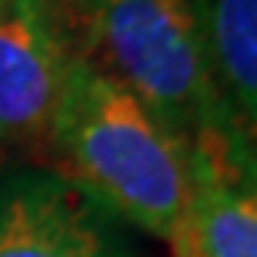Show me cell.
<instances>
[{
  "instance_id": "10",
  "label": "cell",
  "mask_w": 257,
  "mask_h": 257,
  "mask_svg": "<svg viewBox=\"0 0 257 257\" xmlns=\"http://www.w3.org/2000/svg\"><path fill=\"white\" fill-rule=\"evenodd\" d=\"M186 4H192V0H186Z\"/></svg>"
},
{
  "instance_id": "6",
  "label": "cell",
  "mask_w": 257,
  "mask_h": 257,
  "mask_svg": "<svg viewBox=\"0 0 257 257\" xmlns=\"http://www.w3.org/2000/svg\"><path fill=\"white\" fill-rule=\"evenodd\" d=\"M214 84L257 140V0H192Z\"/></svg>"
},
{
  "instance_id": "4",
  "label": "cell",
  "mask_w": 257,
  "mask_h": 257,
  "mask_svg": "<svg viewBox=\"0 0 257 257\" xmlns=\"http://www.w3.org/2000/svg\"><path fill=\"white\" fill-rule=\"evenodd\" d=\"M71 59L56 0H0V143L47 146Z\"/></svg>"
},
{
  "instance_id": "5",
  "label": "cell",
  "mask_w": 257,
  "mask_h": 257,
  "mask_svg": "<svg viewBox=\"0 0 257 257\" xmlns=\"http://www.w3.org/2000/svg\"><path fill=\"white\" fill-rule=\"evenodd\" d=\"M171 245L189 257H257L254 137L242 124L189 143V198Z\"/></svg>"
},
{
  "instance_id": "3",
  "label": "cell",
  "mask_w": 257,
  "mask_h": 257,
  "mask_svg": "<svg viewBox=\"0 0 257 257\" xmlns=\"http://www.w3.org/2000/svg\"><path fill=\"white\" fill-rule=\"evenodd\" d=\"M0 257H137L121 223L56 168L0 177Z\"/></svg>"
},
{
  "instance_id": "8",
  "label": "cell",
  "mask_w": 257,
  "mask_h": 257,
  "mask_svg": "<svg viewBox=\"0 0 257 257\" xmlns=\"http://www.w3.org/2000/svg\"><path fill=\"white\" fill-rule=\"evenodd\" d=\"M171 251H174V257H189L186 251H183V248H177V245H171Z\"/></svg>"
},
{
  "instance_id": "1",
  "label": "cell",
  "mask_w": 257,
  "mask_h": 257,
  "mask_svg": "<svg viewBox=\"0 0 257 257\" xmlns=\"http://www.w3.org/2000/svg\"><path fill=\"white\" fill-rule=\"evenodd\" d=\"M47 146L118 223L171 242L189 198V146L81 53L68 65Z\"/></svg>"
},
{
  "instance_id": "7",
  "label": "cell",
  "mask_w": 257,
  "mask_h": 257,
  "mask_svg": "<svg viewBox=\"0 0 257 257\" xmlns=\"http://www.w3.org/2000/svg\"><path fill=\"white\" fill-rule=\"evenodd\" d=\"M81 0H56V7H59V13H68L71 7H78Z\"/></svg>"
},
{
  "instance_id": "9",
  "label": "cell",
  "mask_w": 257,
  "mask_h": 257,
  "mask_svg": "<svg viewBox=\"0 0 257 257\" xmlns=\"http://www.w3.org/2000/svg\"><path fill=\"white\" fill-rule=\"evenodd\" d=\"M254 164H257V140H254Z\"/></svg>"
},
{
  "instance_id": "2",
  "label": "cell",
  "mask_w": 257,
  "mask_h": 257,
  "mask_svg": "<svg viewBox=\"0 0 257 257\" xmlns=\"http://www.w3.org/2000/svg\"><path fill=\"white\" fill-rule=\"evenodd\" d=\"M75 53L118 81L183 143L238 124L214 84L186 0H81L62 13Z\"/></svg>"
}]
</instances>
